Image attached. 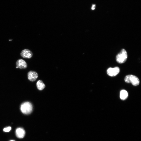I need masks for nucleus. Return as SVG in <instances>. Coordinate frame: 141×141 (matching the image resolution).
I'll return each mask as SVG.
<instances>
[{
    "instance_id": "39448f33",
    "label": "nucleus",
    "mask_w": 141,
    "mask_h": 141,
    "mask_svg": "<svg viewBox=\"0 0 141 141\" xmlns=\"http://www.w3.org/2000/svg\"><path fill=\"white\" fill-rule=\"evenodd\" d=\"M20 55L22 57L25 58L30 59L32 57L33 53L29 49H25L21 51Z\"/></svg>"
},
{
    "instance_id": "f03ea898",
    "label": "nucleus",
    "mask_w": 141,
    "mask_h": 141,
    "mask_svg": "<svg viewBox=\"0 0 141 141\" xmlns=\"http://www.w3.org/2000/svg\"><path fill=\"white\" fill-rule=\"evenodd\" d=\"M127 58V51L125 49H123L116 56V61L119 64H123L126 61Z\"/></svg>"
},
{
    "instance_id": "f8f14e48",
    "label": "nucleus",
    "mask_w": 141,
    "mask_h": 141,
    "mask_svg": "<svg viewBox=\"0 0 141 141\" xmlns=\"http://www.w3.org/2000/svg\"><path fill=\"white\" fill-rule=\"evenodd\" d=\"M96 5H92L91 9L92 10H94L95 9V7Z\"/></svg>"
},
{
    "instance_id": "ddd939ff",
    "label": "nucleus",
    "mask_w": 141,
    "mask_h": 141,
    "mask_svg": "<svg viewBox=\"0 0 141 141\" xmlns=\"http://www.w3.org/2000/svg\"><path fill=\"white\" fill-rule=\"evenodd\" d=\"M10 141H14V140H10Z\"/></svg>"
},
{
    "instance_id": "6e6552de",
    "label": "nucleus",
    "mask_w": 141,
    "mask_h": 141,
    "mask_svg": "<svg viewBox=\"0 0 141 141\" xmlns=\"http://www.w3.org/2000/svg\"><path fill=\"white\" fill-rule=\"evenodd\" d=\"M26 132L24 129L22 128H19L16 130V135L17 137L22 138L24 137L25 135Z\"/></svg>"
},
{
    "instance_id": "1a4fd4ad",
    "label": "nucleus",
    "mask_w": 141,
    "mask_h": 141,
    "mask_svg": "<svg viewBox=\"0 0 141 141\" xmlns=\"http://www.w3.org/2000/svg\"><path fill=\"white\" fill-rule=\"evenodd\" d=\"M128 94L127 91L123 90L121 91L120 93V98L122 100H125L128 98Z\"/></svg>"
},
{
    "instance_id": "7ed1b4c3",
    "label": "nucleus",
    "mask_w": 141,
    "mask_h": 141,
    "mask_svg": "<svg viewBox=\"0 0 141 141\" xmlns=\"http://www.w3.org/2000/svg\"><path fill=\"white\" fill-rule=\"evenodd\" d=\"M124 80L127 83H131L134 86H138L140 83L138 78L136 76L132 75L127 76L124 78Z\"/></svg>"
},
{
    "instance_id": "f257e3e1",
    "label": "nucleus",
    "mask_w": 141,
    "mask_h": 141,
    "mask_svg": "<svg viewBox=\"0 0 141 141\" xmlns=\"http://www.w3.org/2000/svg\"><path fill=\"white\" fill-rule=\"evenodd\" d=\"M33 107L30 102H27L24 103L21 105V110L22 112L24 114H29L32 112Z\"/></svg>"
},
{
    "instance_id": "9d476101",
    "label": "nucleus",
    "mask_w": 141,
    "mask_h": 141,
    "mask_svg": "<svg viewBox=\"0 0 141 141\" xmlns=\"http://www.w3.org/2000/svg\"><path fill=\"white\" fill-rule=\"evenodd\" d=\"M37 87L39 90H42L45 87V85L42 80H38L36 84Z\"/></svg>"
},
{
    "instance_id": "423d86ee",
    "label": "nucleus",
    "mask_w": 141,
    "mask_h": 141,
    "mask_svg": "<svg viewBox=\"0 0 141 141\" xmlns=\"http://www.w3.org/2000/svg\"><path fill=\"white\" fill-rule=\"evenodd\" d=\"M16 67L20 69H25L27 67V64L26 62L24 60L20 59L16 61Z\"/></svg>"
},
{
    "instance_id": "0eeeda50",
    "label": "nucleus",
    "mask_w": 141,
    "mask_h": 141,
    "mask_svg": "<svg viewBox=\"0 0 141 141\" xmlns=\"http://www.w3.org/2000/svg\"><path fill=\"white\" fill-rule=\"evenodd\" d=\"M28 79L32 82H34L36 80L38 77V74L35 71H29L28 74Z\"/></svg>"
},
{
    "instance_id": "20e7f679",
    "label": "nucleus",
    "mask_w": 141,
    "mask_h": 141,
    "mask_svg": "<svg viewBox=\"0 0 141 141\" xmlns=\"http://www.w3.org/2000/svg\"><path fill=\"white\" fill-rule=\"evenodd\" d=\"M120 71L119 68L116 67L113 68H109L107 69V72L108 75L111 77H114L117 75Z\"/></svg>"
},
{
    "instance_id": "9b49d317",
    "label": "nucleus",
    "mask_w": 141,
    "mask_h": 141,
    "mask_svg": "<svg viewBox=\"0 0 141 141\" xmlns=\"http://www.w3.org/2000/svg\"><path fill=\"white\" fill-rule=\"evenodd\" d=\"M11 127H8L5 128L3 131L5 132H9L11 130Z\"/></svg>"
}]
</instances>
